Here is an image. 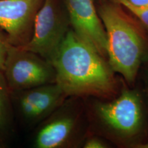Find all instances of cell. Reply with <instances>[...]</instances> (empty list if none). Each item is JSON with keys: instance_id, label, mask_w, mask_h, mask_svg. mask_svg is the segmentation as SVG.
I'll return each instance as SVG.
<instances>
[{"instance_id": "8", "label": "cell", "mask_w": 148, "mask_h": 148, "mask_svg": "<svg viewBox=\"0 0 148 148\" xmlns=\"http://www.w3.org/2000/svg\"><path fill=\"white\" fill-rule=\"evenodd\" d=\"M71 29L79 38L107 58V38L93 0H62Z\"/></svg>"}, {"instance_id": "16", "label": "cell", "mask_w": 148, "mask_h": 148, "mask_svg": "<svg viewBox=\"0 0 148 148\" xmlns=\"http://www.w3.org/2000/svg\"><path fill=\"white\" fill-rule=\"evenodd\" d=\"M146 88H147V97H148V76L147 79V84H146Z\"/></svg>"}, {"instance_id": "4", "label": "cell", "mask_w": 148, "mask_h": 148, "mask_svg": "<svg viewBox=\"0 0 148 148\" xmlns=\"http://www.w3.org/2000/svg\"><path fill=\"white\" fill-rule=\"evenodd\" d=\"M82 97H68L56 110L35 127L34 148H67L82 145L88 136Z\"/></svg>"}, {"instance_id": "2", "label": "cell", "mask_w": 148, "mask_h": 148, "mask_svg": "<svg viewBox=\"0 0 148 148\" xmlns=\"http://www.w3.org/2000/svg\"><path fill=\"white\" fill-rule=\"evenodd\" d=\"M107 38V58L112 70L128 83L136 79L141 64L148 60V36L114 1L97 9Z\"/></svg>"}, {"instance_id": "15", "label": "cell", "mask_w": 148, "mask_h": 148, "mask_svg": "<svg viewBox=\"0 0 148 148\" xmlns=\"http://www.w3.org/2000/svg\"><path fill=\"white\" fill-rule=\"evenodd\" d=\"M136 148H148V142L147 143H138L132 146Z\"/></svg>"}, {"instance_id": "12", "label": "cell", "mask_w": 148, "mask_h": 148, "mask_svg": "<svg viewBox=\"0 0 148 148\" xmlns=\"http://www.w3.org/2000/svg\"><path fill=\"white\" fill-rule=\"evenodd\" d=\"M11 45L8 34L0 27V71L3 72L4 69L5 62Z\"/></svg>"}, {"instance_id": "9", "label": "cell", "mask_w": 148, "mask_h": 148, "mask_svg": "<svg viewBox=\"0 0 148 148\" xmlns=\"http://www.w3.org/2000/svg\"><path fill=\"white\" fill-rule=\"evenodd\" d=\"M42 0H0V27L12 45L23 47L30 40L34 17Z\"/></svg>"}, {"instance_id": "13", "label": "cell", "mask_w": 148, "mask_h": 148, "mask_svg": "<svg viewBox=\"0 0 148 148\" xmlns=\"http://www.w3.org/2000/svg\"><path fill=\"white\" fill-rule=\"evenodd\" d=\"M82 147L84 148H106L108 146L97 136H87L83 142Z\"/></svg>"}, {"instance_id": "7", "label": "cell", "mask_w": 148, "mask_h": 148, "mask_svg": "<svg viewBox=\"0 0 148 148\" xmlns=\"http://www.w3.org/2000/svg\"><path fill=\"white\" fill-rule=\"evenodd\" d=\"M15 119L34 128L47 118L68 97L56 82L11 91Z\"/></svg>"}, {"instance_id": "5", "label": "cell", "mask_w": 148, "mask_h": 148, "mask_svg": "<svg viewBox=\"0 0 148 148\" xmlns=\"http://www.w3.org/2000/svg\"><path fill=\"white\" fill-rule=\"evenodd\" d=\"M71 28L62 0H42L34 21L32 36L24 49L50 61Z\"/></svg>"}, {"instance_id": "11", "label": "cell", "mask_w": 148, "mask_h": 148, "mask_svg": "<svg viewBox=\"0 0 148 148\" xmlns=\"http://www.w3.org/2000/svg\"><path fill=\"white\" fill-rule=\"evenodd\" d=\"M112 1L120 5H122L123 8L130 12L135 17L137 18L143 28L145 29L148 33V8H136V7L132 6L127 3L124 0H112Z\"/></svg>"}, {"instance_id": "1", "label": "cell", "mask_w": 148, "mask_h": 148, "mask_svg": "<svg viewBox=\"0 0 148 148\" xmlns=\"http://www.w3.org/2000/svg\"><path fill=\"white\" fill-rule=\"evenodd\" d=\"M51 62L56 73V83L67 97L99 99L115 93V72L108 61L71 28Z\"/></svg>"}, {"instance_id": "6", "label": "cell", "mask_w": 148, "mask_h": 148, "mask_svg": "<svg viewBox=\"0 0 148 148\" xmlns=\"http://www.w3.org/2000/svg\"><path fill=\"white\" fill-rule=\"evenodd\" d=\"M3 73L11 91L56 82V73L50 61L12 45L9 48Z\"/></svg>"}, {"instance_id": "3", "label": "cell", "mask_w": 148, "mask_h": 148, "mask_svg": "<svg viewBox=\"0 0 148 148\" xmlns=\"http://www.w3.org/2000/svg\"><path fill=\"white\" fill-rule=\"evenodd\" d=\"M86 101L88 122L121 142L136 139L143 132L145 114L141 95L136 90L124 88L117 97L103 102L93 97Z\"/></svg>"}, {"instance_id": "14", "label": "cell", "mask_w": 148, "mask_h": 148, "mask_svg": "<svg viewBox=\"0 0 148 148\" xmlns=\"http://www.w3.org/2000/svg\"><path fill=\"white\" fill-rule=\"evenodd\" d=\"M124 1L136 8H148V0H124Z\"/></svg>"}, {"instance_id": "10", "label": "cell", "mask_w": 148, "mask_h": 148, "mask_svg": "<svg viewBox=\"0 0 148 148\" xmlns=\"http://www.w3.org/2000/svg\"><path fill=\"white\" fill-rule=\"evenodd\" d=\"M15 126L11 90L3 73L0 71V147H5L10 141L15 132Z\"/></svg>"}]
</instances>
